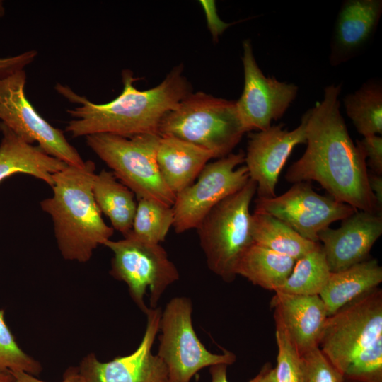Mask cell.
Returning a JSON list of instances; mask_svg holds the SVG:
<instances>
[{"label":"cell","mask_w":382,"mask_h":382,"mask_svg":"<svg viewBox=\"0 0 382 382\" xmlns=\"http://www.w3.org/2000/svg\"><path fill=\"white\" fill-rule=\"evenodd\" d=\"M341 91V83L326 86L322 100L306 110V149L285 178L293 183L316 181L336 201L382 215L369 188L365 158L340 112Z\"/></svg>","instance_id":"obj_1"},{"label":"cell","mask_w":382,"mask_h":382,"mask_svg":"<svg viewBox=\"0 0 382 382\" xmlns=\"http://www.w3.org/2000/svg\"><path fill=\"white\" fill-rule=\"evenodd\" d=\"M135 81L130 71H122V91L112 100L102 104L93 103L69 86L57 83L54 88L60 95L79 104L66 110L73 119L67 122L65 132L73 138L96 134L127 138L144 134H158L164 116L192 93L181 65L175 67L152 88L139 91L134 86Z\"/></svg>","instance_id":"obj_2"},{"label":"cell","mask_w":382,"mask_h":382,"mask_svg":"<svg viewBox=\"0 0 382 382\" xmlns=\"http://www.w3.org/2000/svg\"><path fill=\"white\" fill-rule=\"evenodd\" d=\"M96 164L68 166L53 176V195L40 202L53 221L58 248L66 260L88 262L99 245L110 240L114 229L103 221L92 185Z\"/></svg>","instance_id":"obj_3"},{"label":"cell","mask_w":382,"mask_h":382,"mask_svg":"<svg viewBox=\"0 0 382 382\" xmlns=\"http://www.w3.org/2000/svg\"><path fill=\"white\" fill-rule=\"evenodd\" d=\"M245 133L236 100L204 92L190 93L161 122L158 134L194 144L212 152L215 158L231 154Z\"/></svg>","instance_id":"obj_4"},{"label":"cell","mask_w":382,"mask_h":382,"mask_svg":"<svg viewBox=\"0 0 382 382\" xmlns=\"http://www.w3.org/2000/svg\"><path fill=\"white\" fill-rule=\"evenodd\" d=\"M256 192V183L249 179L216 205L197 228L208 267L226 282L234 280L240 258L254 243L250 205Z\"/></svg>","instance_id":"obj_5"},{"label":"cell","mask_w":382,"mask_h":382,"mask_svg":"<svg viewBox=\"0 0 382 382\" xmlns=\"http://www.w3.org/2000/svg\"><path fill=\"white\" fill-rule=\"evenodd\" d=\"M161 136L144 134L130 138L110 134L86 137L87 146L137 197L173 207L175 195L164 183L156 160Z\"/></svg>","instance_id":"obj_6"},{"label":"cell","mask_w":382,"mask_h":382,"mask_svg":"<svg viewBox=\"0 0 382 382\" xmlns=\"http://www.w3.org/2000/svg\"><path fill=\"white\" fill-rule=\"evenodd\" d=\"M192 305L186 297L172 299L161 313L158 356L164 363L168 382H190L202 369L233 364L236 355L229 351L213 354L197 337L192 321Z\"/></svg>","instance_id":"obj_7"},{"label":"cell","mask_w":382,"mask_h":382,"mask_svg":"<svg viewBox=\"0 0 382 382\" xmlns=\"http://www.w3.org/2000/svg\"><path fill=\"white\" fill-rule=\"evenodd\" d=\"M103 245L113 253L110 274L126 283L132 300L144 313L149 308L144 302L146 289L150 291V308H156L166 288L179 279L176 267L160 244L140 240L129 233L123 239L108 240Z\"/></svg>","instance_id":"obj_8"},{"label":"cell","mask_w":382,"mask_h":382,"mask_svg":"<svg viewBox=\"0 0 382 382\" xmlns=\"http://www.w3.org/2000/svg\"><path fill=\"white\" fill-rule=\"evenodd\" d=\"M382 335V290L378 287L328 316L318 347L342 374L363 348Z\"/></svg>","instance_id":"obj_9"},{"label":"cell","mask_w":382,"mask_h":382,"mask_svg":"<svg viewBox=\"0 0 382 382\" xmlns=\"http://www.w3.org/2000/svg\"><path fill=\"white\" fill-rule=\"evenodd\" d=\"M245 152L231 153L208 163L193 183L175 195L173 226L178 233L197 228L220 202L235 194L249 180Z\"/></svg>","instance_id":"obj_10"},{"label":"cell","mask_w":382,"mask_h":382,"mask_svg":"<svg viewBox=\"0 0 382 382\" xmlns=\"http://www.w3.org/2000/svg\"><path fill=\"white\" fill-rule=\"evenodd\" d=\"M26 79L24 69L0 77V122L28 143L37 142L45 152L68 166H83L85 161L63 131L45 120L28 100Z\"/></svg>","instance_id":"obj_11"},{"label":"cell","mask_w":382,"mask_h":382,"mask_svg":"<svg viewBox=\"0 0 382 382\" xmlns=\"http://www.w3.org/2000/svg\"><path fill=\"white\" fill-rule=\"evenodd\" d=\"M255 204L254 211L273 216L313 242H318L320 231L357 211L331 197L318 194L306 182L294 183L279 196L257 197Z\"/></svg>","instance_id":"obj_12"},{"label":"cell","mask_w":382,"mask_h":382,"mask_svg":"<svg viewBox=\"0 0 382 382\" xmlns=\"http://www.w3.org/2000/svg\"><path fill=\"white\" fill-rule=\"evenodd\" d=\"M244 86L236 100L238 115L245 132L269 128L282 118L296 99L299 86L266 76L259 67L250 40L243 42Z\"/></svg>","instance_id":"obj_13"},{"label":"cell","mask_w":382,"mask_h":382,"mask_svg":"<svg viewBox=\"0 0 382 382\" xmlns=\"http://www.w3.org/2000/svg\"><path fill=\"white\" fill-rule=\"evenodd\" d=\"M145 314L146 330L137 349L106 362L99 361L94 353L87 354L78 366L83 382H168L164 363L151 352L161 311L149 308Z\"/></svg>","instance_id":"obj_14"},{"label":"cell","mask_w":382,"mask_h":382,"mask_svg":"<svg viewBox=\"0 0 382 382\" xmlns=\"http://www.w3.org/2000/svg\"><path fill=\"white\" fill-rule=\"evenodd\" d=\"M307 117L306 111L299 126L290 131L279 124L250 134L245 162L250 179L257 185V197L276 196L279 176L291 153L297 145L306 144Z\"/></svg>","instance_id":"obj_15"},{"label":"cell","mask_w":382,"mask_h":382,"mask_svg":"<svg viewBox=\"0 0 382 382\" xmlns=\"http://www.w3.org/2000/svg\"><path fill=\"white\" fill-rule=\"evenodd\" d=\"M382 235V215L357 210L342 220L337 228H325L318 234L331 272L363 262Z\"/></svg>","instance_id":"obj_16"},{"label":"cell","mask_w":382,"mask_h":382,"mask_svg":"<svg viewBox=\"0 0 382 382\" xmlns=\"http://www.w3.org/2000/svg\"><path fill=\"white\" fill-rule=\"evenodd\" d=\"M381 15V0L344 1L334 25L330 64L340 65L360 53L374 36Z\"/></svg>","instance_id":"obj_17"},{"label":"cell","mask_w":382,"mask_h":382,"mask_svg":"<svg viewBox=\"0 0 382 382\" xmlns=\"http://www.w3.org/2000/svg\"><path fill=\"white\" fill-rule=\"evenodd\" d=\"M279 323L301 355L318 347L328 318L319 295H296L275 291L271 303Z\"/></svg>","instance_id":"obj_18"},{"label":"cell","mask_w":382,"mask_h":382,"mask_svg":"<svg viewBox=\"0 0 382 382\" xmlns=\"http://www.w3.org/2000/svg\"><path fill=\"white\" fill-rule=\"evenodd\" d=\"M0 183L17 173L28 174L51 187L53 176L68 165L47 154L38 145L29 144L0 122Z\"/></svg>","instance_id":"obj_19"},{"label":"cell","mask_w":382,"mask_h":382,"mask_svg":"<svg viewBox=\"0 0 382 382\" xmlns=\"http://www.w3.org/2000/svg\"><path fill=\"white\" fill-rule=\"evenodd\" d=\"M209 151L183 139L161 137L156 160L161 177L175 195L192 185L208 162Z\"/></svg>","instance_id":"obj_20"},{"label":"cell","mask_w":382,"mask_h":382,"mask_svg":"<svg viewBox=\"0 0 382 382\" xmlns=\"http://www.w3.org/2000/svg\"><path fill=\"white\" fill-rule=\"evenodd\" d=\"M382 282V267L378 260L369 258L345 270L331 272L319 294L328 316L357 298L378 287Z\"/></svg>","instance_id":"obj_21"},{"label":"cell","mask_w":382,"mask_h":382,"mask_svg":"<svg viewBox=\"0 0 382 382\" xmlns=\"http://www.w3.org/2000/svg\"><path fill=\"white\" fill-rule=\"evenodd\" d=\"M92 191L100 211L108 216L112 228L124 237L128 235L137 209L134 194L106 170L96 173Z\"/></svg>","instance_id":"obj_22"},{"label":"cell","mask_w":382,"mask_h":382,"mask_svg":"<svg viewBox=\"0 0 382 382\" xmlns=\"http://www.w3.org/2000/svg\"><path fill=\"white\" fill-rule=\"evenodd\" d=\"M295 262L289 256L253 243L240 258L236 274L265 289L276 291L285 283Z\"/></svg>","instance_id":"obj_23"},{"label":"cell","mask_w":382,"mask_h":382,"mask_svg":"<svg viewBox=\"0 0 382 382\" xmlns=\"http://www.w3.org/2000/svg\"><path fill=\"white\" fill-rule=\"evenodd\" d=\"M252 236L254 243L295 260L315 249L320 243L302 237L273 216L255 211L252 214Z\"/></svg>","instance_id":"obj_24"},{"label":"cell","mask_w":382,"mask_h":382,"mask_svg":"<svg viewBox=\"0 0 382 382\" xmlns=\"http://www.w3.org/2000/svg\"><path fill=\"white\" fill-rule=\"evenodd\" d=\"M345 109L363 137L382 134V83L370 79L343 98Z\"/></svg>","instance_id":"obj_25"},{"label":"cell","mask_w":382,"mask_h":382,"mask_svg":"<svg viewBox=\"0 0 382 382\" xmlns=\"http://www.w3.org/2000/svg\"><path fill=\"white\" fill-rule=\"evenodd\" d=\"M330 273L319 243L315 249L296 260L290 275L276 291L296 295H319L326 285Z\"/></svg>","instance_id":"obj_26"},{"label":"cell","mask_w":382,"mask_h":382,"mask_svg":"<svg viewBox=\"0 0 382 382\" xmlns=\"http://www.w3.org/2000/svg\"><path fill=\"white\" fill-rule=\"evenodd\" d=\"M173 222L171 206L154 199H138L130 233L140 240L159 244L165 241Z\"/></svg>","instance_id":"obj_27"},{"label":"cell","mask_w":382,"mask_h":382,"mask_svg":"<svg viewBox=\"0 0 382 382\" xmlns=\"http://www.w3.org/2000/svg\"><path fill=\"white\" fill-rule=\"evenodd\" d=\"M42 370L40 363L19 347L0 310V371H24L36 376Z\"/></svg>","instance_id":"obj_28"},{"label":"cell","mask_w":382,"mask_h":382,"mask_svg":"<svg viewBox=\"0 0 382 382\" xmlns=\"http://www.w3.org/2000/svg\"><path fill=\"white\" fill-rule=\"evenodd\" d=\"M343 376L346 382H382V335L356 354Z\"/></svg>","instance_id":"obj_29"},{"label":"cell","mask_w":382,"mask_h":382,"mask_svg":"<svg viewBox=\"0 0 382 382\" xmlns=\"http://www.w3.org/2000/svg\"><path fill=\"white\" fill-rule=\"evenodd\" d=\"M277 345V366L274 368L278 382H303V360L282 325L275 321Z\"/></svg>","instance_id":"obj_30"},{"label":"cell","mask_w":382,"mask_h":382,"mask_svg":"<svg viewBox=\"0 0 382 382\" xmlns=\"http://www.w3.org/2000/svg\"><path fill=\"white\" fill-rule=\"evenodd\" d=\"M301 356L303 382H346L343 374L332 364L318 347Z\"/></svg>","instance_id":"obj_31"},{"label":"cell","mask_w":382,"mask_h":382,"mask_svg":"<svg viewBox=\"0 0 382 382\" xmlns=\"http://www.w3.org/2000/svg\"><path fill=\"white\" fill-rule=\"evenodd\" d=\"M356 145L363 154L366 166L372 173L382 175V137L380 135L363 137L356 141Z\"/></svg>","instance_id":"obj_32"},{"label":"cell","mask_w":382,"mask_h":382,"mask_svg":"<svg viewBox=\"0 0 382 382\" xmlns=\"http://www.w3.org/2000/svg\"><path fill=\"white\" fill-rule=\"evenodd\" d=\"M37 55L36 50H29L15 56L0 58V77L24 69L34 61Z\"/></svg>","instance_id":"obj_33"},{"label":"cell","mask_w":382,"mask_h":382,"mask_svg":"<svg viewBox=\"0 0 382 382\" xmlns=\"http://www.w3.org/2000/svg\"><path fill=\"white\" fill-rule=\"evenodd\" d=\"M201 4L205 10L207 25L214 39H217L219 35L231 25V23H227L222 21L217 15L214 1H200Z\"/></svg>","instance_id":"obj_34"},{"label":"cell","mask_w":382,"mask_h":382,"mask_svg":"<svg viewBox=\"0 0 382 382\" xmlns=\"http://www.w3.org/2000/svg\"><path fill=\"white\" fill-rule=\"evenodd\" d=\"M11 372L16 382H47L24 371ZM59 382H83L79 367L73 366L68 367L63 374L62 380Z\"/></svg>","instance_id":"obj_35"},{"label":"cell","mask_w":382,"mask_h":382,"mask_svg":"<svg viewBox=\"0 0 382 382\" xmlns=\"http://www.w3.org/2000/svg\"><path fill=\"white\" fill-rule=\"evenodd\" d=\"M227 365L216 364L209 366L211 382H228L227 379ZM263 373L262 368L260 372L248 382H260Z\"/></svg>","instance_id":"obj_36"},{"label":"cell","mask_w":382,"mask_h":382,"mask_svg":"<svg viewBox=\"0 0 382 382\" xmlns=\"http://www.w3.org/2000/svg\"><path fill=\"white\" fill-rule=\"evenodd\" d=\"M369 188L373 193L378 213H382V177L374 173L368 172Z\"/></svg>","instance_id":"obj_37"},{"label":"cell","mask_w":382,"mask_h":382,"mask_svg":"<svg viewBox=\"0 0 382 382\" xmlns=\"http://www.w3.org/2000/svg\"><path fill=\"white\" fill-rule=\"evenodd\" d=\"M263 373L260 382H278L274 372V368H272L270 364H265L262 366Z\"/></svg>","instance_id":"obj_38"},{"label":"cell","mask_w":382,"mask_h":382,"mask_svg":"<svg viewBox=\"0 0 382 382\" xmlns=\"http://www.w3.org/2000/svg\"><path fill=\"white\" fill-rule=\"evenodd\" d=\"M0 382H16L11 371H0Z\"/></svg>","instance_id":"obj_39"},{"label":"cell","mask_w":382,"mask_h":382,"mask_svg":"<svg viewBox=\"0 0 382 382\" xmlns=\"http://www.w3.org/2000/svg\"><path fill=\"white\" fill-rule=\"evenodd\" d=\"M5 13V8L4 6V3L2 1L0 0V18L4 16Z\"/></svg>","instance_id":"obj_40"}]
</instances>
